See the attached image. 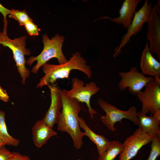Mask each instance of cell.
<instances>
[{
	"label": "cell",
	"mask_w": 160,
	"mask_h": 160,
	"mask_svg": "<svg viewBox=\"0 0 160 160\" xmlns=\"http://www.w3.org/2000/svg\"><path fill=\"white\" fill-rule=\"evenodd\" d=\"M123 148V143L118 140L110 141L107 149L99 156L98 160H114L122 151Z\"/></svg>",
	"instance_id": "19"
},
{
	"label": "cell",
	"mask_w": 160,
	"mask_h": 160,
	"mask_svg": "<svg viewBox=\"0 0 160 160\" xmlns=\"http://www.w3.org/2000/svg\"><path fill=\"white\" fill-rule=\"evenodd\" d=\"M28 33L31 36H38L41 29L33 22L30 20L25 23L24 25Z\"/></svg>",
	"instance_id": "22"
},
{
	"label": "cell",
	"mask_w": 160,
	"mask_h": 160,
	"mask_svg": "<svg viewBox=\"0 0 160 160\" xmlns=\"http://www.w3.org/2000/svg\"><path fill=\"white\" fill-rule=\"evenodd\" d=\"M140 66L144 74L153 76L154 78H160V63L152 55L148 42L142 53Z\"/></svg>",
	"instance_id": "14"
},
{
	"label": "cell",
	"mask_w": 160,
	"mask_h": 160,
	"mask_svg": "<svg viewBox=\"0 0 160 160\" xmlns=\"http://www.w3.org/2000/svg\"><path fill=\"white\" fill-rule=\"evenodd\" d=\"M44 76L40 80L36 88L54 83L59 79H69L70 72L77 70L83 72L88 78L92 76L91 67L87 64V61L80 53L76 52L72 54L70 60L65 63L59 65L46 63L42 66Z\"/></svg>",
	"instance_id": "2"
},
{
	"label": "cell",
	"mask_w": 160,
	"mask_h": 160,
	"mask_svg": "<svg viewBox=\"0 0 160 160\" xmlns=\"http://www.w3.org/2000/svg\"><path fill=\"white\" fill-rule=\"evenodd\" d=\"M20 160H31L30 158L27 156H22Z\"/></svg>",
	"instance_id": "27"
},
{
	"label": "cell",
	"mask_w": 160,
	"mask_h": 160,
	"mask_svg": "<svg viewBox=\"0 0 160 160\" xmlns=\"http://www.w3.org/2000/svg\"><path fill=\"white\" fill-rule=\"evenodd\" d=\"M26 38V36H23L12 39L8 36L7 33L0 31V44L8 47L12 50L23 84H25L27 78L30 75V71L25 66L27 61L25 56L31 54L30 50L25 47Z\"/></svg>",
	"instance_id": "4"
},
{
	"label": "cell",
	"mask_w": 160,
	"mask_h": 160,
	"mask_svg": "<svg viewBox=\"0 0 160 160\" xmlns=\"http://www.w3.org/2000/svg\"><path fill=\"white\" fill-rule=\"evenodd\" d=\"M141 0H124L119 10L118 17L111 18L104 17L102 18L109 19L118 25L122 24L127 29L131 23L136 12V9Z\"/></svg>",
	"instance_id": "13"
},
{
	"label": "cell",
	"mask_w": 160,
	"mask_h": 160,
	"mask_svg": "<svg viewBox=\"0 0 160 160\" xmlns=\"http://www.w3.org/2000/svg\"><path fill=\"white\" fill-rule=\"evenodd\" d=\"M0 99L7 102L9 100V96L5 90L3 89L0 86Z\"/></svg>",
	"instance_id": "25"
},
{
	"label": "cell",
	"mask_w": 160,
	"mask_h": 160,
	"mask_svg": "<svg viewBox=\"0 0 160 160\" xmlns=\"http://www.w3.org/2000/svg\"><path fill=\"white\" fill-rule=\"evenodd\" d=\"M151 142L150 153L148 159L146 160H156L160 155V138L156 136H154Z\"/></svg>",
	"instance_id": "21"
},
{
	"label": "cell",
	"mask_w": 160,
	"mask_h": 160,
	"mask_svg": "<svg viewBox=\"0 0 160 160\" xmlns=\"http://www.w3.org/2000/svg\"><path fill=\"white\" fill-rule=\"evenodd\" d=\"M32 134L33 142L38 148L42 147L51 137L57 135L42 119L36 122L32 129Z\"/></svg>",
	"instance_id": "16"
},
{
	"label": "cell",
	"mask_w": 160,
	"mask_h": 160,
	"mask_svg": "<svg viewBox=\"0 0 160 160\" xmlns=\"http://www.w3.org/2000/svg\"><path fill=\"white\" fill-rule=\"evenodd\" d=\"M22 156L19 153L14 152L13 155L7 160H20Z\"/></svg>",
	"instance_id": "26"
},
{
	"label": "cell",
	"mask_w": 160,
	"mask_h": 160,
	"mask_svg": "<svg viewBox=\"0 0 160 160\" xmlns=\"http://www.w3.org/2000/svg\"><path fill=\"white\" fill-rule=\"evenodd\" d=\"M146 37L149 42V49L155 52L160 60V17L154 7L148 22Z\"/></svg>",
	"instance_id": "11"
},
{
	"label": "cell",
	"mask_w": 160,
	"mask_h": 160,
	"mask_svg": "<svg viewBox=\"0 0 160 160\" xmlns=\"http://www.w3.org/2000/svg\"><path fill=\"white\" fill-rule=\"evenodd\" d=\"M67 91L60 89L62 109L57 123V129L68 133L74 147L79 149L83 144V138L84 136V132L80 130L79 121L78 115L81 107L77 100L68 97Z\"/></svg>",
	"instance_id": "1"
},
{
	"label": "cell",
	"mask_w": 160,
	"mask_h": 160,
	"mask_svg": "<svg viewBox=\"0 0 160 160\" xmlns=\"http://www.w3.org/2000/svg\"><path fill=\"white\" fill-rule=\"evenodd\" d=\"M5 145V143L0 139V146Z\"/></svg>",
	"instance_id": "28"
},
{
	"label": "cell",
	"mask_w": 160,
	"mask_h": 160,
	"mask_svg": "<svg viewBox=\"0 0 160 160\" xmlns=\"http://www.w3.org/2000/svg\"><path fill=\"white\" fill-rule=\"evenodd\" d=\"M0 139L6 145L16 147L20 143L18 140L15 138L9 133L5 121V113L0 110Z\"/></svg>",
	"instance_id": "18"
},
{
	"label": "cell",
	"mask_w": 160,
	"mask_h": 160,
	"mask_svg": "<svg viewBox=\"0 0 160 160\" xmlns=\"http://www.w3.org/2000/svg\"><path fill=\"white\" fill-rule=\"evenodd\" d=\"M97 103L105 112L106 115L101 116L102 122L110 130L114 132L116 129L114 124L117 122H120L123 119H128L135 125H138L139 119L136 107L133 105L130 106L128 110L124 111L108 103L101 98H99Z\"/></svg>",
	"instance_id": "5"
},
{
	"label": "cell",
	"mask_w": 160,
	"mask_h": 160,
	"mask_svg": "<svg viewBox=\"0 0 160 160\" xmlns=\"http://www.w3.org/2000/svg\"><path fill=\"white\" fill-rule=\"evenodd\" d=\"M153 137L144 132L139 128L137 129L123 143L124 148L119 154V160H130L133 158L143 146L152 141Z\"/></svg>",
	"instance_id": "10"
},
{
	"label": "cell",
	"mask_w": 160,
	"mask_h": 160,
	"mask_svg": "<svg viewBox=\"0 0 160 160\" xmlns=\"http://www.w3.org/2000/svg\"><path fill=\"white\" fill-rule=\"evenodd\" d=\"M152 2L149 3L148 0H145L140 9L136 12L127 32L122 37L119 45L114 50L113 57H117L121 53L122 48L130 41L131 37L141 31L144 24L148 23L152 10Z\"/></svg>",
	"instance_id": "6"
},
{
	"label": "cell",
	"mask_w": 160,
	"mask_h": 160,
	"mask_svg": "<svg viewBox=\"0 0 160 160\" xmlns=\"http://www.w3.org/2000/svg\"><path fill=\"white\" fill-rule=\"evenodd\" d=\"M4 146H0V160H7L13 155V152H11Z\"/></svg>",
	"instance_id": "24"
},
{
	"label": "cell",
	"mask_w": 160,
	"mask_h": 160,
	"mask_svg": "<svg viewBox=\"0 0 160 160\" xmlns=\"http://www.w3.org/2000/svg\"><path fill=\"white\" fill-rule=\"evenodd\" d=\"M12 12V10L8 9L3 6L0 3V12L2 14L4 17V28L3 32L7 33V16L8 14L10 15Z\"/></svg>",
	"instance_id": "23"
},
{
	"label": "cell",
	"mask_w": 160,
	"mask_h": 160,
	"mask_svg": "<svg viewBox=\"0 0 160 160\" xmlns=\"http://www.w3.org/2000/svg\"><path fill=\"white\" fill-rule=\"evenodd\" d=\"M10 16L17 21L20 25L21 26H24L25 23L28 21L33 20L25 9L20 11L12 9Z\"/></svg>",
	"instance_id": "20"
},
{
	"label": "cell",
	"mask_w": 160,
	"mask_h": 160,
	"mask_svg": "<svg viewBox=\"0 0 160 160\" xmlns=\"http://www.w3.org/2000/svg\"><path fill=\"white\" fill-rule=\"evenodd\" d=\"M118 74L121 78L119 83V89L123 91L128 88L129 92L134 95H136L147 84L154 79L139 72L137 68L134 66L131 67L129 71L119 72Z\"/></svg>",
	"instance_id": "9"
},
{
	"label": "cell",
	"mask_w": 160,
	"mask_h": 160,
	"mask_svg": "<svg viewBox=\"0 0 160 160\" xmlns=\"http://www.w3.org/2000/svg\"><path fill=\"white\" fill-rule=\"evenodd\" d=\"M44 47L41 53L36 56H32L27 61V63L31 65L35 61L36 64L31 70V72L37 74L40 68L52 58L57 59L59 64L67 62L68 60L64 55L62 50L63 43L65 40L63 36L56 34L50 39L46 34L42 36Z\"/></svg>",
	"instance_id": "3"
},
{
	"label": "cell",
	"mask_w": 160,
	"mask_h": 160,
	"mask_svg": "<svg viewBox=\"0 0 160 160\" xmlns=\"http://www.w3.org/2000/svg\"><path fill=\"white\" fill-rule=\"evenodd\" d=\"M77 160H81L80 159H79Z\"/></svg>",
	"instance_id": "29"
},
{
	"label": "cell",
	"mask_w": 160,
	"mask_h": 160,
	"mask_svg": "<svg viewBox=\"0 0 160 160\" xmlns=\"http://www.w3.org/2000/svg\"><path fill=\"white\" fill-rule=\"evenodd\" d=\"M50 92L51 98L50 107L42 120L50 127L52 128L55 124H57L61 114L60 109L62 103L60 89L56 86L47 85Z\"/></svg>",
	"instance_id": "12"
},
{
	"label": "cell",
	"mask_w": 160,
	"mask_h": 160,
	"mask_svg": "<svg viewBox=\"0 0 160 160\" xmlns=\"http://www.w3.org/2000/svg\"><path fill=\"white\" fill-rule=\"evenodd\" d=\"M71 82L72 88L67 91V96L70 98L76 99L79 102L85 103L88 112L92 118L93 119V115L97 113L91 107L90 100L92 96L99 91L100 88L93 81L86 83L84 86L83 81L76 77L73 78Z\"/></svg>",
	"instance_id": "7"
},
{
	"label": "cell",
	"mask_w": 160,
	"mask_h": 160,
	"mask_svg": "<svg viewBox=\"0 0 160 160\" xmlns=\"http://www.w3.org/2000/svg\"><path fill=\"white\" fill-rule=\"evenodd\" d=\"M79 121L80 127L84 131V136H87L96 145L98 154L100 156L106 150L110 141L103 135L97 134L93 132L83 118L79 117Z\"/></svg>",
	"instance_id": "17"
},
{
	"label": "cell",
	"mask_w": 160,
	"mask_h": 160,
	"mask_svg": "<svg viewBox=\"0 0 160 160\" xmlns=\"http://www.w3.org/2000/svg\"><path fill=\"white\" fill-rule=\"evenodd\" d=\"M144 91L136 95L142 103L141 112L146 114L148 112L151 116L160 111V82L154 79L145 86Z\"/></svg>",
	"instance_id": "8"
},
{
	"label": "cell",
	"mask_w": 160,
	"mask_h": 160,
	"mask_svg": "<svg viewBox=\"0 0 160 160\" xmlns=\"http://www.w3.org/2000/svg\"><path fill=\"white\" fill-rule=\"evenodd\" d=\"M137 113L139 128L146 133L160 138V111L152 116H147L140 111Z\"/></svg>",
	"instance_id": "15"
}]
</instances>
